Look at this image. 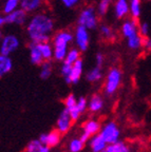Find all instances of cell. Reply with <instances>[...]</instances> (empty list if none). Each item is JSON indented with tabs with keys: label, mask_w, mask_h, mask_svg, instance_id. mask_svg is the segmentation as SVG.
<instances>
[{
	"label": "cell",
	"mask_w": 151,
	"mask_h": 152,
	"mask_svg": "<svg viewBox=\"0 0 151 152\" xmlns=\"http://www.w3.org/2000/svg\"><path fill=\"white\" fill-rule=\"evenodd\" d=\"M55 30L53 17L47 12H38L29 18L26 24V33L30 41L36 43L52 40Z\"/></svg>",
	"instance_id": "obj_1"
},
{
	"label": "cell",
	"mask_w": 151,
	"mask_h": 152,
	"mask_svg": "<svg viewBox=\"0 0 151 152\" xmlns=\"http://www.w3.org/2000/svg\"><path fill=\"white\" fill-rule=\"evenodd\" d=\"M54 48V60L62 62L66 59L70 50V45L74 42V32L69 30H60L53 34L51 40Z\"/></svg>",
	"instance_id": "obj_2"
},
{
	"label": "cell",
	"mask_w": 151,
	"mask_h": 152,
	"mask_svg": "<svg viewBox=\"0 0 151 152\" xmlns=\"http://www.w3.org/2000/svg\"><path fill=\"white\" fill-rule=\"evenodd\" d=\"M99 15L96 7L92 5H87L79 12L77 17V26L87 28L90 31L96 30L99 24Z\"/></svg>",
	"instance_id": "obj_3"
},
{
	"label": "cell",
	"mask_w": 151,
	"mask_h": 152,
	"mask_svg": "<svg viewBox=\"0 0 151 152\" xmlns=\"http://www.w3.org/2000/svg\"><path fill=\"white\" fill-rule=\"evenodd\" d=\"M29 20V14L21 7L15 10L14 12L9 14H3L0 16V26H26Z\"/></svg>",
	"instance_id": "obj_4"
},
{
	"label": "cell",
	"mask_w": 151,
	"mask_h": 152,
	"mask_svg": "<svg viewBox=\"0 0 151 152\" xmlns=\"http://www.w3.org/2000/svg\"><path fill=\"white\" fill-rule=\"evenodd\" d=\"M122 79H123V74H122V71L118 68L113 66V68H111V69L109 70L108 74H107L106 80H105V87H104L106 95H109V96L113 95L120 87Z\"/></svg>",
	"instance_id": "obj_5"
},
{
	"label": "cell",
	"mask_w": 151,
	"mask_h": 152,
	"mask_svg": "<svg viewBox=\"0 0 151 152\" xmlns=\"http://www.w3.org/2000/svg\"><path fill=\"white\" fill-rule=\"evenodd\" d=\"M20 47V39L15 34H5L0 40V55L11 56Z\"/></svg>",
	"instance_id": "obj_6"
},
{
	"label": "cell",
	"mask_w": 151,
	"mask_h": 152,
	"mask_svg": "<svg viewBox=\"0 0 151 152\" xmlns=\"http://www.w3.org/2000/svg\"><path fill=\"white\" fill-rule=\"evenodd\" d=\"M74 45L81 52H86L90 45V30L81 26H77L74 30Z\"/></svg>",
	"instance_id": "obj_7"
},
{
	"label": "cell",
	"mask_w": 151,
	"mask_h": 152,
	"mask_svg": "<svg viewBox=\"0 0 151 152\" xmlns=\"http://www.w3.org/2000/svg\"><path fill=\"white\" fill-rule=\"evenodd\" d=\"M99 134L106 140L108 145H111V144H114L119 140L120 131L114 121H108L102 127Z\"/></svg>",
	"instance_id": "obj_8"
},
{
	"label": "cell",
	"mask_w": 151,
	"mask_h": 152,
	"mask_svg": "<svg viewBox=\"0 0 151 152\" xmlns=\"http://www.w3.org/2000/svg\"><path fill=\"white\" fill-rule=\"evenodd\" d=\"M100 129H102V127H100L99 121H97L96 119H89V121H87L84 124L83 132H81L79 137L85 142H88V140L93 135L99 133Z\"/></svg>",
	"instance_id": "obj_9"
},
{
	"label": "cell",
	"mask_w": 151,
	"mask_h": 152,
	"mask_svg": "<svg viewBox=\"0 0 151 152\" xmlns=\"http://www.w3.org/2000/svg\"><path fill=\"white\" fill-rule=\"evenodd\" d=\"M139 33V22L136 19L125 18L120 24V35L125 39Z\"/></svg>",
	"instance_id": "obj_10"
},
{
	"label": "cell",
	"mask_w": 151,
	"mask_h": 152,
	"mask_svg": "<svg viewBox=\"0 0 151 152\" xmlns=\"http://www.w3.org/2000/svg\"><path fill=\"white\" fill-rule=\"evenodd\" d=\"M83 72H84V61L80 58L75 64H73L71 72L68 75V77L65 78V80L69 85H76V83H79L80 78H81V75H83Z\"/></svg>",
	"instance_id": "obj_11"
},
{
	"label": "cell",
	"mask_w": 151,
	"mask_h": 152,
	"mask_svg": "<svg viewBox=\"0 0 151 152\" xmlns=\"http://www.w3.org/2000/svg\"><path fill=\"white\" fill-rule=\"evenodd\" d=\"M72 121H73V119H72L71 115H70L68 110L65 108V109L60 112L58 118H57L56 129L62 133V134L67 133L69 130H70V128H71Z\"/></svg>",
	"instance_id": "obj_12"
},
{
	"label": "cell",
	"mask_w": 151,
	"mask_h": 152,
	"mask_svg": "<svg viewBox=\"0 0 151 152\" xmlns=\"http://www.w3.org/2000/svg\"><path fill=\"white\" fill-rule=\"evenodd\" d=\"M65 108L69 111V113L71 115L73 121H77L80 117V115L83 114L80 112V110L78 109L77 98L75 97L74 94H70L66 97V99H65Z\"/></svg>",
	"instance_id": "obj_13"
},
{
	"label": "cell",
	"mask_w": 151,
	"mask_h": 152,
	"mask_svg": "<svg viewBox=\"0 0 151 152\" xmlns=\"http://www.w3.org/2000/svg\"><path fill=\"white\" fill-rule=\"evenodd\" d=\"M113 13L116 19H125L130 15L129 0H115L113 3Z\"/></svg>",
	"instance_id": "obj_14"
},
{
	"label": "cell",
	"mask_w": 151,
	"mask_h": 152,
	"mask_svg": "<svg viewBox=\"0 0 151 152\" xmlns=\"http://www.w3.org/2000/svg\"><path fill=\"white\" fill-rule=\"evenodd\" d=\"M60 135H62V133L56 129V130H52L48 133L40 134L39 140L43 144L52 148L59 144V142H60Z\"/></svg>",
	"instance_id": "obj_15"
},
{
	"label": "cell",
	"mask_w": 151,
	"mask_h": 152,
	"mask_svg": "<svg viewBox=\"0 0 151 152\" xmlns=\"http://www.w3.org/2000/svg\"><path fill=\"white\" fill-rule=\"evenodd\" d=\"M43 5H45V0H21L20 2V7L24 10L29 15L40 12Z\"/></svg>",
	"instance_id": "obj_16"
},
{
	"label": "cell",
	"mask_w": 151,
	"mask_h": 152,
	"mask_svg": "<svg viewBox=\"0 0 151 152\" xmlns=\"http://www.w3.org/2000/svg\"><path fill=\"white\" fill-rule=\"evenodd\" d=\"M29 57H30L31 64H35V66H40V64L45 61L38 43L32 42V41L29 45Z\"/></svg>",
	"instance_id": "obj_17"
},
{
	"label": "cell",
	"mask_w": 151,
	"mask_h": 152,
	"mask_svg": "<svg viewBox=\"0 0 151 152\" xmlns=\"http://www.w3.org/2000/svg\"><path fill=\"white\" fill-rule=\"evenodd\" d=\"M88 145L92 152H102L108 146V142L99 133H97L88 140Z\"/></svg>",
	"instance_id": "obj_18"
},
{
	"label": "cell",
	"mask_w": 151,
	"mask_h": 152,
	"mask_svg": "<svg viewBox=\"0 0 151 152\" xmlns=\"http://www.w3.org/2000/svg\"><path fill=\"white\" fill-rule=\"evenodd\" d=\"M104 99L99 94H94L88 102V110L92 113H97L104 108Z\"/></svg>",
	"instance_id": "obj_19"
},
{
	"label": "cell",
	"mask_w": 151,
	"mask_h": 152,
	"mask_svg": "<svg viewBox=\"0 0 151 152\" xmlns=\"http://www.w3.org/2000/svg\"><path fill=\"white\" fill-rule=\"evenodd\" d=\"M126 43H127L128 49L132 51H139L143 49V45H144V37L139 33L135 34V35L131 36V37L126 39Z\"/></svg>",
	"instance_id": "obj_20"
},
{
	"label": "cell",
	"mask_w": 151,
	"mask_h": 152,
	"mask_svg": "<svg viewBox=\"0 0 151 152\" xmlns=\"http://www.w3.org/2000/svg\"><path fill=\"white\" fill-rule=\"evenodd\" d=\"M26 152H51V147L45 145L40 140H33L26 145Z\"/></svg>",
	"instance_id": "obj_21"
},
{
	"label": "cell",
	"mask_w": 151,
	"mask_h": 152,
	"mask_svg": "<svg viewBox=\"0 0 151 152\" xmlns=\"http://www.w3.org/2000/svg\"><path fill=\"white\" fill-rule=\"evenodd\" d=\"M38 45H39V49L41 51L45 61H51L52 59H54V48H53L51 41L38 43Z\"/></svg>",
	"instance_id": "obj_22"
},
{
	"label": "cell",
	"mask_w": 151,
	"mask_h": 152,
	"mask_svg": "<svg viewBox=\"0 0 151 152\" xmlns=\"http://www.w3.org/2000/svg\"><path fill=\"white\" fill-rule=\"evenodd\" d=\"M13 61L12 58L7 55H0V76L3 77L7 73L12 71Z\"/></svg>",
	"instance_id": "obj_23"
},
{
	"label": "cell",
	"mask_w": 151,
	"mask_h": 152,
	"mask_svg": "<svg viewBox=\"0 0 151 152\" xmlns=\"http://www.w3.org/2000/svg\"><path fill=\"white\" fill-rule=\"evenodd\" d=\"M130 17L139 20L142 14V0H129Z\"/></svg>",
	"instance_id": "obj_24"
},
{
	"label": "cell",
	"mask_w": 151,
	"mask_h": 152,
	"mask_svg": "<svg viewBox=\"0 0 151 152\" xmlns=\"http://www.w3.org/2000/svg\"><path fill=\"white\" fill-rule=\"evenodd\" d=\"M103 78V70L102 66H96L91 69L87 74H86V79H87L89 83H97L100 79Z\"/></svg>",
	"instance_id": "obj_25"
},
{
	"label": "cell",
	"mask_w": 151,
	"mask_h": 152,
	"mask_svg": "<svg viewBox=\"0 0 151 152\" xmlns=\"http://www.w3.org/2000/svg\"><path fill=\"white\" fill-rule=\"evenodd\" d=\"M98 28L100 37L105 40H113L115 38V32H114L113 28L111 26H109L107 23H103L99 26Z\"/></svg>",
	"instance_id": "obj_26"
},
{
	"label": "cell",
	"mask_w": 151,
	"mask_h": 152,
	"mask_svg": "<svg viewBox=\"0 0 151 152\" xmlns=\"http://www.w3.org/2000/svg\"><path fill=\"white\" fill-rule=\"evenodd\" d=\"M112 2H113V0H98V3L96 5V11L99 17H105L108 14Z\"/></svg>",
	"instance_id": "obj_27"
},
{
	"label": "cell",
	"mask_w": 151,
	"mask_h": 152,
	"mask_svg": "<svg viewBox=\"0 0 151 152\" xmlns=\"http://www.w3.org/2000/svg\"><path fill=\"white\" fill-rule=\"evenodd\" d=\"M52 70H53L52 62L43 61V64H40V72H39L40 78L43 79V80L49 79L51 77V75H52Z\"/></svg>",
	"instance_id": "obj_28"
},
{
	"label": "cell",
	"mask_w": 151,
	"mask_h": 152,
	"mask_svg": "<svg viewBox=\"0 0 151 152\" xmlns=\"http://www.w3.org/2000/svg\"><path fill=\"white\" fill-rule=\"evenodd\" d=\"M85 144L86 142L80 137L72 138L68 145L69 152H81L85 147Z\"/></svg>",
	"instance_id": "obj_29"
},
{
	"label": "cell",
	"mask_w": 151,
	"mask_h": 152,
	"mask_svg": "<svg viewBox=\"0 0 151 152\" xmlns=\"http://www.w3.org/2000/svg\"><path fill=\"white\" fill-rule=\"evenodd\" d=\"M81 51L78 49V48L76 47H73V48H70V50H69L68 54H67V57L66 59L64 60V61L68 62V64H75L77 60L80 59V54H81Z\"/></svg>",
	"instance_id": "obj_30"
},
{
	"label": "cell",
	"mask_w": 151,
	"mask_h": 152,
	"mask_svg": "<svg viewBox=\"0 0 151 152\" xmlns=\"http://www.w3.org/2000/svg\"><path fill=\"white\" fill-rule=\"evenodd\" d=\"M20 7V1L19 0H4L2 4V13L3 14H9V13L14 12L15 10Z\"/></svg>",
	"instance_id": "obj_31"
},
{
	"label": "cell",
	"mask_w": 151,
	"mask_h": 152,
	"mask_svg": "<svg viewBox=\"0 0 151 152\" xmlns=\"http://www.w3.org/2000/svg\"><path fill=\"white\" fill-rule=\"evenodd\" d=\"M139 33L143 36V37H149V33H150V26L146 21H142L139 23Z\"/></svg>",
	"instance_id": "obj_32"
},
{
	"label": "cell",
	"mask_w": 151,
	"mask_h": 152,
	"mask_svg": "<svg viewBox=\"0 0 151 152\" xmlns=\"http://www.w3.org/2000/svg\"><path fill=\"white\" fill-rule=\"evenodd\" d=\"M114 149H115V152H130V148L127 144H125L124 142H114L113 144Z\"/></svg>",
	"instance_id": "obj_33"
},
{
	"label": "cell",
	"mask_w": 151,
	"mask_h": 152,
	"mask_svg": "<svg viewBox=\"0 0 151 152\" xmlns=\"http://www.w3.org/2000/svg\"><path fill=\"white\" fill-rule=\"evenodd\" d=\"M72 66H73V64H68V62H66V61H62V66H60V74H62V76L64 78L68 77V75L70 74V72H71Z\"/></svg>",
	"instance_id": "obj_34"
},
{
	"label": "cell",
	"mask_w": 151,
	"mask_h": 152,
	"mask_svg": "<svg viewBox=\"0 0 151 152\" xmlns=\"http://www.w3.org/2000/svg\"><path fill=\"white\" fill-rule=\"evenodd\" d=\"M88 102L89 100H87V98L86 97H79L77 98V106H78V109L80 110V112L81 113H85L86 110L88 109Z\"/></svg>",
	"instance_id": "obj_35"
},
{
	"label": "cell",
	"mask_w": 151,
	"mask_h": 152,
	"mask_svg": "<svg viewBox=\"0 0 151 152\" xmlns=\"http://www.w3.org/2000/svg\"><path fill=\"white\" fill-rule=\"evenodd\" d=\"M59 1L67 9H74L80 2V0H59Z\"/></svg>",
	"instance_id": "obj_36"
},
{
	"label": "cell",
	"mask_w": 151,
	"mask_h": 152,
	"mask_svg": "<svg viewBox=\"0 0 151 152\" xmlns=\"http://www.w3.org/2000/svg\"><path fill=\"white\" fill-rule=\"evenodd\" d=\"M143 49H145L147 52H151V38L150 37H145L144 38Z\"/></svg>",
	"instance_id": "obj_37"
},
{
	"label": "cell",
	"mask_w": 151,
	"mask_h": 152,
	"mask_svg": "<svg viewBox=\"0 0 151 152\" xmlns=\"http://www.w3.org/2000/svg\"><path fill=\"white\" fill-rule=\"evenodd\" d=\"M104 60H105L104 55H103L102 53H97L96 56H95V64L102 66L103 64H104Z\"/></svg>",
	"instance_id": "obj_38"
},
{
	"label": "cell",
	"mask_w": 151,
	"mask_h": 152,
	"mask_svg": "<svg viewBox=\"0 0 151 152\" xmlns=\"http://www.w3.org/2000/svg\"><path fill=\"white\" fill-rule=\"evenodd\" d=\"M102 152H115V149H114L113 144H111V145H108Z\"/></svg>",
	"instance_id": "obj_39"
},
{
	"label": "cell",
	"mask_w": 151,
	"mask_h": 152,
	"mask_svg": "<svg viewBox=\"0 0 151 152\" xmlns=\"http://www.w3.org/2000/svg\"><path fill=\"white\" fill-rule=\"evenodd\" d=\"M144 1H147V2H150L151 0H144Z\"/></svg>",
	"instance_id": "obj_40"
},
{
	"label": "cell",
	"mask_w": 151,
	"mask_h": 152,
	"mask_svg": "<svg viewBox=\"0 0 151 152\" xmlns=\"http://www.w3.org/2000/svg\"><path fill=\"white\" fill-rule=\"evenodd\" d=\"M19 1H20V2H21V0H19Z\"/></svg>",
	"instance_id": "obj_41"
}]
</instances>
